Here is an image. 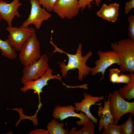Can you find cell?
Returning a JSON list of instances; mask_svg holds the SVG:
<instances>
[{
  "instance_id": "52a82bcc",
  "label": "cell",
  "mask_w": 134,
  "mask_h": 134,
  "mask_svg": "<svg viewBox=\"0 0 134 134\" xmlns=\"http://www.w3.org/2000/svg\"><path fill=\"white\" fill-rule=\"evenodd\" d=\"M6 29L9 34L6 40L12 48L18 51H20L25 42L35 32L34 28L29 27H8Z\"/></svg>"
},
{
  "instance_id": "7402d4cb",
  "label": "cell",
  "mask_w": 134,
  "mask_h": 134,
  "mask_svg": "<svg viewBox=\"0 0 134 134\" xmlns=\"http://www.w3.org/2000/svg\"><path fill=\"white\" fill-rule=\"evenodd\" d=\"M94 1H95L96 4L99 6L100 4L101 0H78L80 9H81L82 11L85 9L87 7L89 9H91V3L92 2L94 4Z\"/></svg>"
},
{
  "instance_id": "6da1fadb",
  "label": "cell",
  "mask_w": 134,
  "mask_h": 134,
  "mask_svg": "<svg viewBox=\"0 0 134 134\" xmlns=\"http://www.w3.org/2000/svg\"><path fill=\"white\" fill-rule=\"evenodd\" d=\"M50 42L55 48L54 52H58L61 53H65L68 58V62L66 65L64 62L60 63L59 65L61 67L62 76L65 77L69 70L77 69L78 70V79L80 81H82L83 78H85L86 76L91 72L92 67L87 66L86 63L92 56L93 53L91 51H89L85 55L82 56V45L81 43L78 44L76 53L72 54L66 53L59 48L53 43L52 40Z\"/></svg>"
},
{
  "instance_id": "30bf717a",
  "label": "cell",
  "mask_w": 134,
  "mask_h": 134,
  "mask_svg": "<svg viewBox=\"0 0 134 134\" xmlns=\"http://www.w3.org/2000/svg\"><path fill=\"white\" fill-rule=\"evenodd\" d=\"M78 0H57L53 11L62 19H70L78 14Z\"/></svg>"
},
{
  "instance_id": "7a4b0ae2",
  "label": "cell",
  "mask_w": 134,
  "mask_h": 134,
  "mask_svg": "<svg viewBox=\"0 0 134 134\" xmlns=\"http://www.w3.org/2000/svg\"><path fill=\"white\" fill-rule=\"evenodd\" d=\"M111 47L120 57L122 63L119 67L121 71L134 73V41L127 38L111 43Z\"/></svg>"
},
{
  "instance_id": "83f0119b",
  "label": "cell",
  "mask_w": 134,
  "mask_h": 134,
  "mask_svg": "<svg viewBox=\"0 0 134 134\" xmlns=\"http://www.w3.org/2000/svg\"><path fill=\"white\" fill-rule=\"evenodd\" d=\"M29 134H49L47 130L40 129H36L31 131Z\"/></svg>"
},
{
  "instance_id": "4316f807",
  "label": "cell",
  "mask_w": 134,
  "mask_h": 134,
  "mask_svg": "<svg viewBox=\"0 0 134 134\" xmlns=\"http://www.w3.org/2000/svg\"><path fill=\"white\" fill-rule=\"evenodd\" d=\"M125 13L128 14L130 10L134 8V0H131L125 3Z\"/></svg>"
},
{
  "instance_id": "3957f363",
  "label": "cell",
  "mask_w": 134,
  "mask_h": 134,
  "mask_svg": "<svg viewBox=\"0 0 134 134\" xmlns=\"http://www.w3.org/2000/svg\"><path fill=\"white\" fill-rule=\"evenodd\" d=\"M108 97L110 110L114 123L117 124L122 117L126 114L134 115V102H129L122 98L117 90L110 92Z\"/></svg>"
},
{
  "instance_id": "277c9868",
  "label": "cell",
  "mask_w": 134,
  "mask_h": 134,
  "mask_svg": "<svg viewBox=\"0 0 134 134\" xmlns=\"http://www.w3.org/2000/svg\"><path fill=\"white\" fill-rule=\"evenodd\" d=\"M19 57L22 64L27 66L37 61L41 57L40 43L35 33L33 34L22 46Z\"/></svg>"
},
{
  "instance_id": "f1b7e54d",
  "label": "cell",
  "mask_w": 134,
  "mask_h": 134,
  "mask_svg": "<svg viewBox=\"0 0 134 134\" xmlns=\"http://www.w3.org/2000/svg\"><path fill=\"white\" fill-rule=\"evenodd\" d=\"M1 18L0 16V21L1 20Z\"/></svg>"
},
{
  "instance_id": "8fae6325",
  "label": "cell",
  "mask_w": 134,
  "mask_h": 134,
  "mask_svg": "<svg viewBox=\"0 0 134 134\" xmlns=\"http://www.w3.org/2000/svg\"><path fill=\"white\" fill-rule=\"evenodd\" d=\"M52 69L50 67L45 74L38 79L27 82L24 84V86L21 89V90L25 93L29 90L34 91L35 93L38 95L40 101V94L42 93L43 88L48 85V81L51 79H56L61 81L62 76L59 74L54 75L52 74Z\"/></svg>"
},
{
  "instance_id": "4fadbf2b",
  "label": "cell",
  "mask_w": 134,
  "mask_h": 134,
  "mask_svg": "<svg viewBox=\"0 0 134 134\" xmlns=\"http://www.w3.org/2000/svg\"><path fill=\"white\" fill-rule=\"evenodd\" d=\"M23 5L19 0H13L8 3L6 1L0 0V16L7 22L8 27L12 26V23L15 16L21 17L19 12V7Z\"/></svg>"
},
{
  "instance_id": "5b68a950",
  "label": "cell",
  "mask_w": 134,
  "mask_h": 134,
  "mask_svg": "<svg viewBox=\"0 0 134 134\" xmlns=\"http://www.w3.org/2000/svg\"><path fill=\"white\" fill-rule=\"evenodd\" d=\"M99 58L95 62V66L92 67L90 73L95 76L100 73L102 75L99 82L103 79L106 70L113 64H116L119 66L122 63L120 56L116 51L112 50L106 51L99 50L97 52Z\"/></svg>"
},
{
  "instance_id": "44dd1931",
  "label": "cell",
  "mask_w": 134,
  "mask_h": 134,
  "mask_svg": "<svg viewBox=\"0 0 134 134\" xmlns=\"http://www.w3.org/2000/svg\"><path fill=\"white\" fill-rule=\"evenodd\" d=\"M122 125H118L114 123L109 124L104 128L102 134H122Z\"/></svg>"
},
{
  "instance_id": "603a6c76",
  "label": "cell",
  "mask_w": 134,
  "mask_h": 134,
  "mask_svg": "<svg viewBox=\"0 0 134 134\" xmlns=\"http://www.w3.org/2000/svg\"><path fill=\"white\" fill-rule=\"evenodd\" d=\"M121 70L117 68H110L109 70V80L113 83H116Z\"/></svg>"
},
{
  "instance_id": "8992f818",
  "label": "cell",
  "mask_w": 134,
  "mask_h": 134,
  "mask_svg": "<svg viewBox=\"0 0 134 134\" xmlns=\"http://www.w3.org/2000/svg\"><path fill=\"white\" fill-rule=\"evenodd\" d=\"M49 58L44 54L35 62L24 66L21 81L23 84L36 80L43 76L49 68Z\"/></svg>"
},
{
  "instance_id": "ba28073f",
  "label": "cell",
  "mask_w": 134,
  "mask_h": 134,
  "mask_svg": "<svg viewBox=\"0 0 134 134\" xmlns=\"http://www.w3.org/2000/svg\"><path fill=\"white\" fill-rule=\"evenodd\" d=\"M30 2L31 8L30 15L21 26L27 27L30 24H33L38 29L43 22L48 20L52 15L44 8L41 7L38 0H30Z\"/></svg>"
},
{
  "instance_id": "9c48e42d",
  "label": "cell",
  "mask_w": 134,
  "mask_h": 134,
  "mask_svg": "<svg viewBox=\"0 0 134 134\" xmlns=\"http://www.w3.org/2000/svg\"><path fill=\"white\" fill-rule=\"evenodd\" d=\"M76 108L72 105L62 106L58 105L53 110L52 115L54 118L62 121L70 117L78 118L80 120L76 121L78 126L83 125L91 119L84 113L80 112V113L75 111Z\"/></svg>"
},
{
  "instance_id": "5bb4252c",
  "label": "cell",
  "mask_w": 134,
  "mask_h": 134,
  "mask_svg": "<svg viewBox=\"0 0 134 134\" xmlns=\"http://www.w3.org/2000/svg\"><path fill=\"white\" fill-rule=\"evenodd\" d=\"M104 105L99 106L98 113L100 118L98 130L101 132L109 124L114 123V120L109 107V98L104 99Z\"/></svg>"
},
{
  "instance_id": "7c38bea8",
  "label": "cell",
  "mask_w": 134,
  "mask_h": 134,
  "mask_svg": "<svg viewBox=\"0 0 134 134\" xmlns=\"http://www.w3.org/2000/svg\"><path fill=\"white\" fill-rule=\"evenodd\" d=\"M84 98L80 102H75L74 106L76 112L80 111L84 113L96 124L99 119L92 114L90 110L91 106L93 105H101L102 103H97L104 99V96H94L90 94L85 92L83 94Z\"/></svg>"
},
{
  "instance_id": "484cf974",
  "label": "cell",
  "mask_w": 134,
  "mask_h": 134,
  "mask_svg": "<svg viewBox=\"0 0 134 134\" xmlns=\"http://www.w3.org/2000/svg\"><path fill=\"white\" fill-rule=\"evenodd\" d=\"M131 79V75L130 73L127 74L120 73L116 83H124L128 84L130 82Z\"/></svg>"
},
{
  "instance_id": "2e32d148",
  "label": "cell",
  "mask_w": 134,
  "mask_h": 134,
  "mask_svg": "<svg viewBox=\"0 0 134 134\" xmlns=\"http://www.w3.org/2000/svg\"><path fill=\"white\" fill-rule=\"evenodd\" d=\"M130 73L131 75L130 82L117 90L120 96L127 101L134 98V73L133 72Z\"/></svg>"
},
{
  "instance_id": "e0dca14e",
  "label": "cell",
  "mask_w": 134,
  "mask_h": 134,
  "mask_svg": "<svg viewBox=\"0 0 134 134\" xmlns=\"http://www.w3.org/2000/svg\"><path fill=\"white\" fill-rule=\"evenodd\" d=\"M63 123L59 122L54 118L49 122L47 126V130L49 134H67L68 131L64 128Z\"/></svg>"
},
{
  "instance_id": "9a60e30c",
  "label": "cell",
  "mask_w": 134,
  "mask_h": 134,
  "mask_svg": "<svg viewBox=\"0 0 134 134\" xmlns=\"http://www.w3.org/2000/svg\"><path fill=\"white\" fill-rule=\"evenodd\" d=\"M119 5L116 3L108 5L103 4L96 13L97 15L104 19L113 23L117 20L119 15Z\"/></svg>"
},
{
  "instance_id": "d4e9b609",
  "label": "cell",
  "mask_w": 134,
  "mask_h": 134,
  "mask_svg": "<svg viewBox=\"0 0 134 134\" xmlns=\"http://www.w3.org/2000/svg\"><path fill=\"white\" fill-rule=\"evenodd\" d=\"M128 21L129 23L128 31L129 38L134 41V15H131L128 18Z\"/></svg>"
},
{
  "instance_id": "ffe728a7",
  "label": "cell",
  "mask_w": 134,
  "mask_h": 134,
  "mask_svg": "<svg viewBox=\"0 0 134 134\" xmlns=\"http://www.w3.org/2000/svg\"><path fill=\"white\" fill-rule=\"evenodd\" d=\"M132 116L130 114L127 121L122 124V134H134V122Z\"/></svg>"
},
{
  "instance_id": "d6986e66",
  "label": "cell",
  "mask_w": 134,
  "mask_h": 134,
  "mask_svg": "<svg viewBox=\"0 0 134 134\" xmlns=\"http://www.w3.org/2000/svg\"><path fill=\"white\" fill-rule=\"evenodd\" d=\"M83 127L81 129L76 131V128L73 127L69 132V134H94L95 126L94 123L92 120L84 124Z\"/></svg>"
},
{
  "instance_id": "ac0fdd59",
  "label": "cell",
  "mask_w": 134,
  "mask_h": 134,
  "mask_svg": "<svg viewBox=\"0 0 134 134\" xmlns=\"http://www.w3.org/2000/svg\"><path fill=\"white\" fill-rule=\"evenodd\" d=\"M0 49L2 55L9 59H14L17 57L16 50L6 40L4 41L0 38Z\"/></svg>"
},
{
  "instance_id": "cb8c5ba5",
  "label": "cell",
  "mask_w": 134,
  "mask_h": 134,
  "mask_svg": "<svg viewBox=\"0 0 134 134\" xmlns=\"http://www.w3.org/2000/svg\"><path fill=\"white\" fill-rule=\"evenodd\" d=\"M57 0H38L41 5L48 12L53 11L55 4Z\"/></svg>"
}]
</instances>
